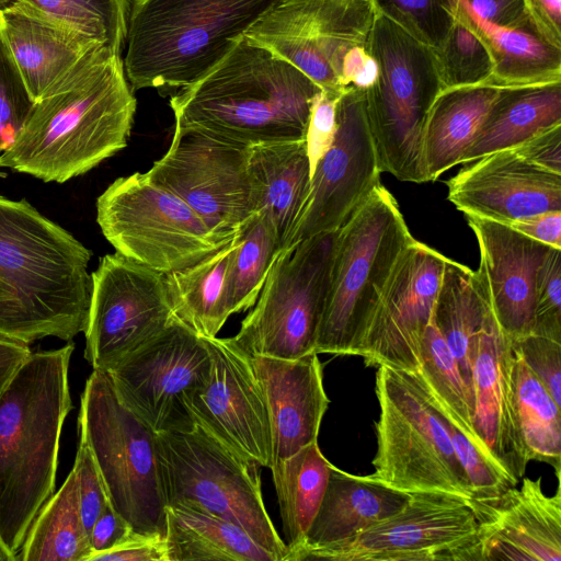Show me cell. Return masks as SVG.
I'll list each match as a JSON object with an SVG mask.
<instances>
[{
    "instance_id": "cell-16",
    "label": "cell",
    "mask_w": 561,
    "mask_h": 561,
    "mask_svg": "<svg viewBox=\"0 0 561 561\" xmlns=\"http://www.w3.org/2000/svg\"><path fill=\"white\" fill-rule=\"evenodd\" d=\"M84 358L107 371L173 319L165 275L118 252L91 274Z\"/></svg>"
},
{
    "instance_id": "cell-31",
    "label": "cell",
    "mask_w": 561,
    "mask_h": 561,
    "mask_svg": "<svg viewBox=\"0 0 561 561\" xmlns=\"http://www.w3.org/2000/svg\"><path fill=\"white\" fill-rule=\"evenodd\" d=\"M556 125H561V81L503 88L461 163L514 149Z\"/></svg>"
},
{
    "instance_id": "cell-24",
    "label": "cell",
    "mask_w": 561,
    "mask_h": 561,
    "mask_svg": "<svg viewBox=\"0 0 561 561\" xmlns=\"http://www.w3.org/2000/svg\"><path fill=\"white\" fill-rule=\"evenodd\" d=\"M250 358L268 412L273 462L318 442L330 403L318 354L296 359Z\"/></svg>"
},
{
    "instance_id": "cell-44",
    "label": "cell",
    "mask_w": 561,
    "mask_h": 561,
    "mask_svg": "<svg viewBox=\"0 0 561 561\" xmlns=\"http://www.w3.org/2000/svg\"><path fill=\"white\" fill-rule=\"evenodd\" d=\"M34 101L0 35V152L14 141Z\"/></svg>"
},
{
    "instance_id": "cell-35",
    "label": "cell",
    "mask_w": 561,
    "mask_h": 561,
    "mask_svg": "<svg viewBox=\"0 0 561 561\" xmlns=\"http://www.w3.org/2000/svg\"><path fill=\"white\" fill-rule=\"evenodd\" d=\"M168 561H276L238 525L221 517L167 507Z\"/></svg>"
},
{
    "instance_id": "cell-49",
    "label": "cell",
    "mask_w": 561,
    "mask_h": 561,
    "mask_svg": "<svg viewBox=\"0 0 561 561\" xmlns=\"http://www.w3.org/2000/svg\"><path fill=\"white\" fill-rule=\"evenodd\" d=\"M90 561H168L165 538L133 531L118 546L93 556Z\"/></svg>"
},
{
    "instance_id": "cell-11",
    "label": "cell",
    "mask_w": 561,
    "mask_h": 561,
    "mask_svg": "<svg viewBox=\"0 0 561 561\" xmlns=\"http://www.w3.org/2000/svg\"><path fill=\"white\" fill-rule=\"evenodd\" d=\"M337 233H318L279 253L232 336L248 355L296 359L316 353Z\"/></svg>"
},
{
    "instance_id": "cell-27",
    "label": "cell",
    "mask_w": 561,
    "mask_h": 561,
    "mask_svg": "<svg viewBox=\"0 0 561 561\" xmlns=\"http://www.w3.org/2000/svg\"><path fill=\"white\" fill-rule=\"evenodd\" d=\"M411 493L393 489L376 478L356 476L331 466L318 512L302 543L285 561H298L309 550L348 540L398 513Z\"/></svg>"
},
{
    "instance_id": "cell-48",
    "label": "cell",
    "mask_w": 561,
    "mask_h": 561,
    "mask_svg": "<svg viewBox=\"0 0 561 561\" xmlns=\"http://www.w3.org/2000/svg\"><path fill=\"white\" fill-rule=\"evenodd\" d=\"M343 91L321 90L313 104L306 145L311 174L319 159L330 148L336 131V106Z\"/></svg>"
},
{
    "instance_id": "cell-5",
    "label": "cell",
    "mask_w": 561,
    "mask_h": 561,
    "mask_svg": "<svg viewBox=\"0 0 561 561\" xmlns=\"http://www.w3.org/2000/svg\"><path fill=\"white\" fill-rule=\"evenodd\" d=\"M279 0H134L124 70L135 89L191 85Z\"/></svg>"
},
{
    "instance_id": "cell-56",
    "label": "cell",
    "mask_w": 561,
    "mask_h": 561,
    "mask_svg": "<svg viewBox=\"0 0 561 561\" xmlns=\"http://www.w3.org/2000/svg\"><path fill=\"white\" fill-rule=\"evenodd\" d=\"M14 299L8 288L0 282V333L7 335L13 313Z\"/></svg>"
},
{
    "instance_id": "cell-57",
    "label": "cell",
    "mask_w": 561,
    "mask_h": 561,
    "mask_svg": "<svg viewBox=\"0 0 561 561\" xmlns=\"http://www.w3.org/2000/svg\"><path fill=\"white\" fill-rule=\"evenodd\" d=\"M0 561H16V556L13 554L0 538Z\"/></svg>"
},
{
    "instance_id": "cell-36",
    "label": "cell",
    "mask_w": 561,
    "mask_h": 561,
    "mask_svg": "<svg viewBox=\"0 0 561 561\" xmlns=\"http://www.w3.org/2000/svg\"><path fill=\"white\" fill-rule=\"evenodd\" d=\"M331 466L314 442L285 459L274 461L270 468L287 540V554L306 537L322 501Z\"/></svg>"
},
{
    "instance_id": "cell-32",
    "label": "cell",
    "mask_w": 561,
    "mask_h": 561,
    "mask_svg": "<svg viewBox=\"0 0 561 561\" xmlns=\"http://www.w3.org/2000/svg\"><path fill=\"white\" fill-rule=\"evenodd\" d=\"M238 231L209 256L164 274L173 316L201 336H217L233 314L229 276Z\"/></svg>"
},
{
    "instance_id": "cell-55",
    "label": "cell",
    "mask_w": 561,
    "mask_h": 561,
    "mask_svg": "<svg viewBox=\"0 0 561 561\" xmlns=\"http://www.w3.org/2000/svg\"><path fill=\"white\" fill-rule=\"evenodd\" d=\"M508 226L526 237L561 250V210L542 211Z\"/></svg>"
},
{
    "instance_id": "cell-41",
    "label": "cell",
    "mask_w": 561,
    "mask_h": 561,
    "mask_svg": "<svg viewBox=\"0 0 561 561\" xmlns=\"http://www.w3.org/2000/svg\"><path fill=\"white\" fill-rule=\"evenodd\" d=\"M443 89L486 84L493 61L482 42L455 19L437 50H432Z\"/></svg>"
},
{
    "instance_id": "cell-7",
    "label": "cell",
    "mask_w": 561,
    "mask_h": 561,
    "mask_svg": "<svg viewBox=\"0 0 561 561\" xmlns=\"http://www.w3.org/2000/svg\"><path fill=\"white\" fill-rule=\"evenodd\" d=\"M366 48L379 68L364 98L380 172L402 182L425 183L423 131L443 90L433 51L377 13Z\"/></svg>"
},
{
    "instance_id": "cell-8",
    "label": "cell",
    "mask_w": 561,
    "mask_h": 561,
    "mask_svg": "<svg viewBox=\"0 0 561 561\" xmlns=\"http://www.w3.org/2000/svg\"><path fill=\"white\" fill-rule=\"evenodd\" d=\"M78 424L112 508L135 533L165 538L157 433L124 404L107 371L93 369L87 379Z\"/></svg>"
},
{
    "instance_id": "cell-50",
    "label": "cell",
    "mask_w": 561,
    "mask_h": 561,
    "mask_svg": "<svg viewBox=\"0 0 561 561\" xmlns=\"http://www.w3.org/2000/svg\"><path fill=\"white\" fill-rule=\"evenodd\" d=\"M514 150L527 162L561 175V125L536 134Z\"/></svg>"
},
{
    "instance_id": "cell-39",
    "label": "cell",
    "mask_w": 561,
    "mask_h": 561,
    "mask_svg": "<svg viewBox=\"0 0 561 561\" xmlns=\"http://www.w3.org/2000/svg\"><path fill=\"white\" fill-rule=\"evenodd\" d=\"M282 252L280 241L271 218L253 213L238 231L229 276L232 313L253 307L268 272Z\"/></svg>"
},
{
    "instance_id": "cell-9",
    "label": "cell",
    "mask_w": 561,
    "mask_h": 561,
    "mask_svg": "<svg viewBox=\"0 0 561 561\" xmlns=\"http://www.w3.org/2000/svg\"><path fill=\"white\" fill-rule=\"evenodd\" d=\"M167 507L188 508L229 520L276 561L287 545L265 507L260 467L224 446L198 425L157 434Z\"/></svg>"
},
{
    "instance_id": "cell-37",
    "label": "cell",
    "mask_w": 561,
    "mask_h": 561,
    "mask_svg": "<svg viewBox=\"0 0 561 561\" xmlns=\"http://www.w3.org/2000/svg\"><path fill=\"white\" fill-rule=\"evenodd\" d=\"M89 534L82 522L75 470L41 507L18 553V561H88Z\"/></svg>"
},
{
    "instance_id": "cell-53",
    "label": "cell",
    "mask_w": 561,
    "mask_h": 561,
    "mask_svg": "<svg viewBox=\"0 0 561 561\" xmlns=\"http://www.w3.org/2000/svg\"><path fill=\"white\" fill-rule=\"evenodd\" d=\"M535 33L561 48V0H524Z\"/></svg>"
},
{
    "instance_id": "cell-52",
    "label": "cell",
    "mask_w": 561,
    "mask_h": 561,
    "mask_svg": "<svg viewBox=\"0 0 561 561\" xmlns=\"http://www.w3.org/2000/svg\"><path fill=\"white\" fill-rule=\"evenodd\" d=\"M133 531L128 523L107 503L90 530L91 556L88 561L93 556L118 546Z\"/></svg>"
},
{
    "instance_id": "cell-40",
    "label": "cell",
    "mask_w": 561,
    "mask_h": 561,
    "mask_svg": "<svg viewBox=\"0 0 561 561\" xmlns=\"http://www.w3.org/2000/svg\"><path fill=\"white\" fill-rule=\"evenodd\" d=\"M21 1L100 43L122 50L129 0H0V11Z\"/></svg>"
},
{
    "instance_id": "cell-18",
    "label": "cell",
    "mask_w": 561,
    "mask_h": 561,
    "mask_svg": "<svg viewBox=\"0 0 561 561\" xmlns=\"http://www.w3.org/2000/svg\"><path fill=\"white\" fill-rule=\"evenodd\" d=\"M380 169L365 114L364 90L347 87L336 106V131L311 174L305 209L284 250L342 227L380 184Z\"/></svg>"
},
{
    "instance_id": "cell-26",
    "label": "cell",
    "mask_w": 561,
    "mask_h": 561,
    "mask_svg": "<svg viewBox=\"0 0 561 561\" xmlns=\"http://www.w3.org/2000/svg\"><path fill=\"white\" fill-rule=\"evenodd\" d=\"M0 35L34 102L90 48L103 44L22 1L0 11Z\"/></svg>"
},
{
    "instance_id": "cell-38",
    "label": "cell",
    "mask_w": 561,
    "mask_h": 561,
    "mask_svg": "<svg viewBox=\"0 0 561 561\" xmlns=\"http://www.w3.org/2000/svg\"><path fill=\"white\" fill-rule=\"evenodd\" d=\"M411 374L444 416L486 453L473 428L472 405L459 365L433 321L423 337L420 366Z\"/></svg>"
},
{
    "instance_id": "cell-25",
    "label": "cell",
    "mask_w": 561,
    "mask_h": 561,
    "mask_svg": "<svg viewBox=\"0 0 561 561\" xmlns=\"http://www.w3.org/2000/svg\"><path fill=\"white\" fill-rule=\"evenodd\" d=\"M511 342L492 310L478 335L472 363V422L489 456L515 480L524 477L527 459L515 427L508 390Z\"/></svg>"
},
{
    "instance_id": "cell-45",
    "label": "cell",
    "mask_w": 561,
    "mask_h": 561,
    "mask_svg": "<svg viewBox=\"0 0 561 561\" xmlns=\"http://www.w3.org/2000/svg\"><path fill=\"white\" fill-rule=\"evenodd\" d=\"M552 248L539 273L531 332L561 341V256Z\"/></svg>"
},
{
    "instance_id": "cell-34",
    "label": "cell",
    "mask_w": 561,
    "mask_h": 561,
    "mask_svg": "<svg viewBox=\"0 0 561 561\" xmlns=\"http://www.w3.org/2000/svg\"><path fill=\"white\" fill-rule=\"evenodd\" d=\"M508 390L515 427L527 461L537 460L552 466L560 480V405L512 346Z\"/></svg>"
},
{
    "instance_id": "cell-28",
    "label": "cell",
    "mask_w": 561,
    "mask_h": 561,
    "mask_svg": "<svg viewBox=\"0 0 561 561\" xmlns=\"http://www.w3.org/2000/svg\"><path fill=\"white\" fill-rule=\"evenodd\" d=\"M250 174L254 213L262 211L271 218L283 251L310 193L306 140L251 146Z\"/></svg>"
},
{
    "instance_id": "cell-12",
    "label": "cell",
    "mask_w": 561,
    "mask_h": 561,
    "mask_svg": "<svg viewBox=\"0 0 561 561\" xmlns=\"http://www.w3.org/2000/svg\"><path fill=\"white\" fill-rule=\"evenodd\" d=\"M96 221L116 252L163 274L202 261L231 239L215 234L180 197L139 172L116 179L98 197Z\"/></svg>"
},
{
    "instance_id": "cell-6",
    "label": "cell",
    "mask_w": 561,
    "mask_h": 561,
    "mask_svg": "<svg viewBox=\"0 0 561 561\" xmlns=\"http://www.w3.org/2000/svg\"><path fill=\"white\" fill-rule=\"evenodd\" d=\"M413 239L380 183L339 229L317 354L356 355L382 291Z\"/></svg>"
},
{
    "instance_id": "cell-54",
    "label": "cell",
    "mask_w": 561,
    "mask_h": 561,
    "mask_svg": "<svg viewBox=\"0 0 561 561\" xmlns=\"http://www.w3.org/2000/svg\"><path fill=\"white\" fill-rule=\"evenodd\" d=\"M378 64L366 46H354L344 56L341 68V84L344 89L370 88L378 77Z\"/></svg>"
},
{
    "instance_id": "cell-46",
    "label": "cell",
    "mask_w": 561,
    "mask_h": 561,
    "mask_svg": "<svg viewBox=\"0 0 561 561\" xmlns=\"http://www.w3.org/2000/svg\"><path fill=\"white\" fill-rule=\"evenodd\" d=\"M511 346L561 404V341L529 333L510 340Z\"/></svg>"
},
{
    "instance_id": "cell-51",
    "label": "cell",
    "mask_w": 561,
    "mask_h": 561,
    "mask_svg": "<svg viewBox=\"0 0 561 561\" xmlns=\"http://www.w3.org/2000/svg\"><path fill=\"white\" fill-rule=\"evenodd\" d=\"M468 2L480 18L492 24L535 33L524 0H468Z\"/></svg>"
},
{
    "instance_id": "cell-43",
    "label": "cell",
    "mask_w": 561,
    "mask_h": 561,
    "mask_svg": "<svg viewBox=\"0 0 561 561\" xmlns=\"http://www.w3.org/2000/svg\"><path fill=\"white\" fill-rule=\"evenodd\" d=\"M444 424L457 458L467 476L472 500H490L517 485V480L466 437L445 416Z\"/></svg>"
},
{
    "instance_id": "cell-21",
    "label": "cell",
    "mask_w": 561,
    "mask_h": 561,
    "mask_svg": "<svg viewBox=\"0 0 561 561\" xmlns=\"http://www.w3.org/2000/svg\"><path fill=\"white\" fill-rule=\"evenodd\" d=\"M465 164L446 182L448 201L465 215L510 225L561 210V175L527 162L514 149Z\"/></svg>"
},
{
    "instance_id": "cell-13",
    "label": "cell",
    "mask_w": 561,
    "mask_h": 561,
    "mask_svg": "<svg viewBox=\"0 0 561 561\" xmlns=\"http://www.w3.org/2000/svg\"><path fill=\"white\" fill-rule=\"evenodd\" d=\"M478 533L472 500L413 492L398 513L348 540L306 551L298 561H478Z\"/></svg>"
},
{
    "instance_id": "cell-1",
    "label": "cell",
    "mask_w": 561,
    "mask_h": 561,
    "mask_svg": "<svg viewBox=\"0 0 561 561\" xmlns=\"http://www.w3.org/2000/svg\"><path fill=\"white\" fill-rule=\"evenodd\" d=\"M136 106L121 51L96 44L34 102L0 168L44 182L82 175L127 146Z\"/></svg>"
},
{
    "instance_id": "cell-10",
    "label": "cell",
    "mask_w": 561,
    "mask_h": 561,
    "mask_svg": "<svg viewBox=\"0 0 561 561\" xmlns=\"http://www.w3.org/2000/svg\"><path fill=\"white\" fill-rule=\"evenodd\" d=\"M377 451L370 474L399 491L471 497L467 476L436 408L411 373L377 366Z\"/></svg>"
},
{
    "instance_id": "cell-17",
    "label": "cell",
    "mask_w": 561,
    "mask_h": 561,
    "mask_svg": "<svg viewBox=\"0 0 561 561\" xmlns=\"http://www.w3.org/2000/svg\"><path fill=\"white\" fill-rule=\"evenodd\" d=\"M375 15L370 0H279L244 36L321 90L344 91L343 58L352 47L366 46Z\"/></svg>"
},
{
    "instance_id": "cell-22",
    "label": "cell",
    "mask_w": 561,
    "mask_h": 561,
    "mask_svg": "<svg viewBox=\"0 0 561 561\" xmlns=\"http://www.w3.org/2000/svg\"><path fill=\"white\" fill-rule=\"evenodd\" d=\"M479 245L476 276L508 340L529 334L540 268L552 247L508 225L465 215Z\"/></svg>"
},
{
    "instance_id": "cell-2",
    "label": "cell",
    "mask_w": 561,
    "mask_h": 561,
    "mask_svg": "<svg viewBox=\"0 0 561 561\" xmlns=\"http://www.w3.org/2000/svg\"><path fill=\"white\" fill-rule=\"evenodd\" d=\"M75 344L32 353L0 393V538L16 556L55 491L64 422L72 409Z\"/></svg>"
},
{
    "instance_id": "cell-29",
    "label": "cell",
    "mask_w": 561,
    "mask_h": 561,
    "mask_svg": "<svg viewBox=\"0 0 561 561\" xmlns=\"http://www.w3.org/2000/svg\"><path fill=\"white\" fill-rule=\"evenodd\" d=\"M456 20L485 46L493 61L488 85L517 88L561 81V48L535 33L497 26L480 18L468 0H450Z\"/></svg>"
},
{
    "instance_id": "cell-23",
    "label": "cell",
    "mask_w": 561,
    "mask_h": 561,
    "mask_svg": "<svg viewBox=\"0 0 561 561\" xmlns=\"http://www.w3.org/2000/svg\"><path fill=\"white\" fill-rule=\"evenodd\" d=\"M479 519L478 561H561V490L523 478L490 500H472Z\"/></svg>"
},
{
    "instance_id": "cell-30",
    "label": "cell",
    "mask_w": 561,
    "mask_h": 561,
    "mask_svg": "<svg viewBox=\"0 0 561 561\" xmlns=\"http://www.w3.org/2000/svg\"><path fill=\"white\" fill-rule=\"evenodd\" d=\"M501 88L488 84L443 89L434 100L423 131L427 182L460 164Z\"/></svg>"
},
{
    "instance_id": "cell-19",
    "label": "cell",
    "mask_w": 561,
    "mask_h": 561,
    "mask_svg": "<svg viewBox=\"0 0 561 561\" xmlns=\"http://www.w3.org/2000/svg\"><path fill=\"white\" fill-rule=\"evenodd\" d=\"M204 341L211 366L207 381L187 402L193 423L238 456L271 468L270 417L250 355L232 337Z\"/></svg>"
},
{
    "instance_id": "cell-42",
    "label": "cell",
    "mask_w": 561,
    "mask_h": 561,
    "mask_svg": "<svg viewBox=\"0 0 561 561\" xmlns=\"http://www.w3.org/2000/svg\"><path fill=\"white\" fill-rule=\"evenodd\" d=\"M370 2L377 14L386 16L432 50L443 46L455 22L450 0Z\"/></svg>"
},
{
    "instance_id": "cell-33",
    "label": "cell",
    "mask_w": 561,
    "mask_h": 561,
    "mask_svg": "<svg viewBox=\"0 0 561 561\" xmlns=\"http://www.w3.org/2000/svg\"><path fill=\"white\" fill-rule=\"evenodd\" d=\"M490 310L474 271L446 256L432 321L459 365L471 405L476 342Z\"/></svg>"
},
{
    "instance_id": "cell-14",
    "label": "cell",
    "mask_w": 561,
    "mask_h": 561,
    "mask_svg": "<svg viewBox=\"0 0 561 561\" xmlns=\"http://www.w3.org/2000/svg\"><path fill=\"white\" fill-rule=\"evenodd\" d=\"M251 147L175 126L171 145L146 174L180 197L217 236L230 239L254 213Z\"/></svg>"
},
{
    "instance_id": "cell-20",
    "label": "cell",
    "mask_w": 561,
    "mask_h": 561,
    "mask_svg": "<svg viewBox=\"0 0 561 561\" xmlns=\"http://www.w3.org/2000/svg\"><path fill=\"white\" fill-rule=\"evenodd\" d=\"M446 256L414 238L399 259L356 355L366 366L414 373L432 322Z\"/></svg>"
},
{
    "instance_id": "cell-47",
    "label": "cell",
    "mask_w": 561,
    "mask_h": 561,
    "mask_svg": "<svg viewBox=\"0 0 561 561\" xmlns=\"http://www.w3.org/2000/svg\"><path fill=\"white\" fill-rule=\"evenodd\" d=\"M79 493V504L82 522L90 530L108 503L102 479L88 445L80 439L73 467Z\"/></svg>"
},
{
    "instance_id": "cell-4",
    "label": "cell",
    "mask_w": 561,
    "mask_h": 561,
    "mask_svg": "<svg viewBox=\"0 0 561 561\" xmlns=\"http://www.w3.org/2000/svg\"><path fill=\"white\" fill-rule=\"evenodd\" d=\"M92 252L25 198L0 195V282L14 299L7 335L31 344L84 332Z\"/></svg>"
},
{
    "instance_id": "cell-3",
    "label": "cell",
    "mask_w": 561,
    "mask_h": 561,
    "mask_svg": "<svg viewBox=\"0 0 561 561\" xmlns=\"http://www.w3.org/2000/svg\"><path fill=\"white\" fill-rule=\"evenodd\" d=\"M321 88L268 48L241 37L208 73L170 101L175 126L247 145L305 140Z\"/></svg>"
},
{
    "instance_id": "cell-15",
    "label": "cell",
    "mask_w": 561,
    "mask_h": 561,
    "mask_svg": "<svg viewBox=\"0 0 561 561\" xmlns=\"http://www.w3.org/2000/svg\"><path fill=\"white\" fill-rule=\"evenodd\" d=\"M210 366L204 337L173 317L107 373L124 404L158 434L194 426L187 402L207 381Z\"/></svg>"
}]
</instances>
